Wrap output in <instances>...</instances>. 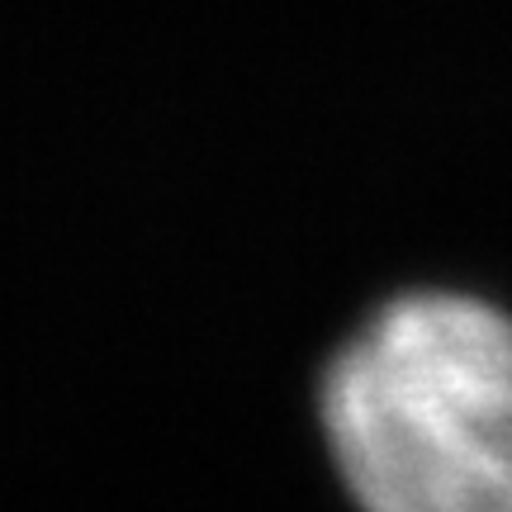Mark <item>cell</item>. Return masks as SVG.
<instances>
[{"label":"cell","instance_id":"6da1fadb","mask_svg":"<svg viewBox=\"0 0 512 512\" xmlns=\"http://www.w3.org/2000/svg\"><path fill=\"white\" fill-rule=\"evenodd\" d=\"M351 512H512V309L456 285L370 304L313 380Z\"/></svg>","mask_w":512,"mask_h":512}]
</instances>
